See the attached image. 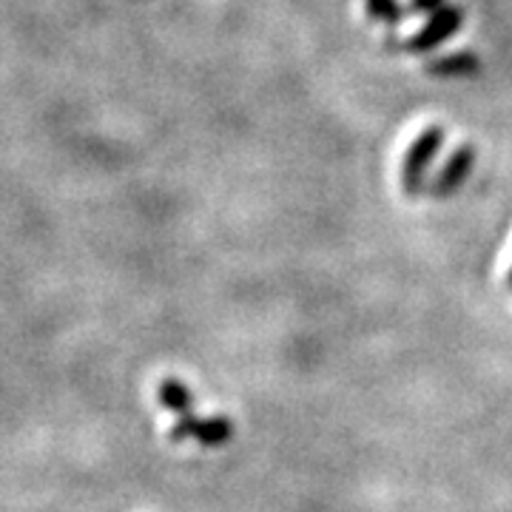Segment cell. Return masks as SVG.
Masks as SVG:
<instances>
[{"instance_id": "6da1fadb", "label": "cell", "mask_w": 512, "mask_h": 512, "mask_svg": "<svg viewBox=\"0 0 512 512\" xmlns=\"http://www.w3.org/2000/svg\"><path fill=\"white\" fill-rule=\"evenodd\" d=\"M234 436V421L225 416H208V419H197L191 416H180L171 427V441L194 439L200 441L202 447H222L225 441Z\"/></svg>"}, {"instance_id": "277c9868", "label": "cell", "mask_w": 512, "mask_h": 512, "mask_svg": "<svg viewBox=\"0 0 512 512\" xmlns=\"http://www.w3.org/2000/svg\"><path fill=\"white\" fill-rule=\"evenodd\" d=\"M157 399H160L165 410H171L177 419H180V416H191V410H194V393L188 390V384L180 382V379H171V376L160 382Z\"/></svg>"}, {"instance_id": "52a82bcc", "label": "cell", "mask_w": 512, "mask_h": 512, "mask_svg": "<svg viewBox=\"0 0 512 512\" xmlns=\"http://www.w3.org/2000/svg\"><path fill=\"white\" fill-rule=\"evenodd\" d=\"M441 6H444V0H413V6H410V12H439Z\"/></svg>"}, {"instance_id": "5b68a950", "label": "cell", "mask_w": 512, "mask_h": 512, "mask_svg": "<svg viewBox=\"0 0 512 512\" xmlns=\"http://www.w3.org/2000/svg\"><path fill=\"white\" fill-rule=\"evenodd\" d=\"M470 165H473V151H470V148H461L458 154L450 157L447 168L439 174V185H436V191H439V194H450L453 188H458L461 180L467 177Z\"/></svg>"}, {"instance_id": "7a4b0ae2", "label": "cell", "mask_w": 512, "mask_h": 512, "mask_svg": "<svg viewBox=\"0 0 512 512\" xmlns=\"http://www.w3.org/2000/svg\"><path fill=\"white\" fill-rule=\"evenodd\" d=\"M441 140H444V131H441L439 126H433L427 128V131H421L419 140L407 148L402 163V180L404 185H407V191H416V188H419L427 165H430V160L436 157V151L441 148Z\"/></svg>"}, {"instance_id": "3957f363", "label": "cell", "mask_w": 512, "mask_h": 512, "mask_svg": "<svg viewBox=\"0 0 512 512\" xmlns=\"http://www.w3.org/2000/svg\"><path fill=\"white\" fill-rule=\"evenodd\" d=\"M458 29H461V12H458V9H450V6H441L439 12L430 15V23L421 29L419 35L407 40V46H410L413 52H424V49H430V46H439L444 37L456 35Z\"/></svg>"}, {"instance_id": "ba28073f", "label": "cell", "mask_w": 512, "mask_h": 512, "mask_svg": "<svg viewBox=\"0 0 512 512\" xmlns=\"http://www.w3.org/2000/svg\"><path fill=\"white\" fill-rule=\"evenodd\" d=\"M507 285H510V288H512V268H510V274H507Z\"/></svg>"}, {"instance_id": "8992f818", "label": "cell", "mask_w": 512, "mask_h": 512, "mask_svg": "<svg viewBox=\"0 0 512 512\" xmlns=\"http://www.w3.org/2000/svg\"><path fill=\"white\" fill-rule=\"evenodd\" d=\"M367 12L370 18L384 20V23H399L404 15L396 0H367Z\"/></svg>"}]
</instances>
